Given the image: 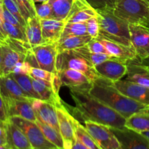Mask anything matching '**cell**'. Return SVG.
Segmentation results:
<instances>
[{
  "mask_svg": "<svg viewBox=\"0 0 149 149\" xmlns=\"http://www.w3.org/2000/svg\"><path fill=\"white\" fill-rule=\"evenodd\" d=\"M65 22V20H58L53 18L41 19L43 43H57L62 34Z\"/></svg>",
  "mask_w": 149,
  "mask_h": 149,
  "instance_id": "e0dca14e",
  "label": "cell"
},
{
  "mask_svg": "<svg viewBox=\"0 0 149 149\" xmlns=\"http://www.w3.org/2000/svg\"><path fill=\"white\" fill-rule=\"evenodd\" d=\"M95 10L102 9H113L116 0H84Z\"/></svg>",
  "mask_w": 149,
  "mask_h": 149,
  "instance_id": "f35d334b",
  "label": "cell"
},
{
  "mask_svg": "<svg viewBox=\"0 0 149 149\" xmlns=\"http://www.w3.org/2000/svg\"><path fill=\"white\" fill-rule=\"evenodd\" d=\"M97 16V12L89 4L79 9L74 13L68 16L66 22L70 23H85L87 20Z\"/></svg>",
  "mask_w": 149,
  "mask_h": 149,
  "instance_id": "f546056e",
  "label": "cell"
},
{
  "mask_svg": "<svg viewBox=\"0 0 149 149\" xmlns=\"http://www.w3.org/2000/svg\"><path fill=\"white\" fill-rule=\"evenodd\" d=\"M15 1L20 7V11L26 22L29 17L36 16L34 3L32 0H15Z\"/></svg>",
  "mask_w": 149,
  "mask_h": 149,
  "instance_id": "8d00e7d4",
  "label": "cell"
},
{
  "mask_svg": "<svg viewBox=\"0 0 149 149\" xmlns=\"http://www.w3.org/2000/svg\"><path fill=\"white\" fill-rule=\"evenodd\" d=\"M5 123L6 122H3L0 121V127H5Z\"/></svg>",
  "mask_w": 149,
  "mask_h": 149,
  "instance_id": "11a10c76",
  "label": "cell"
},
{
  "mask_svg": "<svg viewBox=\"0 0 149 149\" xmlns=\"http://www.w3.org/2000/svg\"><path fill=\"white\" fill-rule=\"evenodd\" d=\"M95 69L100 77L114 82L125 77L127 67L126 63L113 58L95 66Z\"/></svg>",
  "mask_w": 149,
  "mask_h": 149,
  "instance_id": "7c38bea8",
  "label": "cell"
},
{
  "mask_svg": "<svg viewBox=\"0 0 149 149\" xmlns=\"http://www.w3.org/2000/svg\"><path fill=\"white\" fill-rule=\"evenodd\" d=\"M7 143V141H6L5 138H0V146L4 145V144Z\"/></svg>",
  "mask_w": 149,
  "mask_h": 149,
  "instance_id": "681fc988",
  "label": "cell"
},
{
  "mask_svg": "<svg viewBox=\"0 0 149 149\" xmlns=\"http://www.w3.org/2000/svg\"><path fill=\"white\" fill-rule=\"evenodd\" d=\"M52 10V18L65 20L72 7L74 0H49Z\"/></svg>",
  "mask_w": 149,
  "mask_h": 149,
  "instance_id": "4316f807",
  "label": "cell"
},
{
  "mask_svg": "<svg viewBox=\"0 0 149 149\" xmlns=\"http://www.w3.org/2000/svg\"><path fill=\"white\" fill-rule=\"evenodd\" d=\"M86 23L87 26V33L89 36L92 37V39H96L99 36V23L97 20V16L93 17L87 20Z\"/></svg>",
  "mask_w": 149,
  "mask_h": 149,
  "instance_id": "ab89813d",
  "label": "cell"
},
{
  "mask_svg": "<svg viewBox=\"0 0 149 149\" xmlns=\"http://www.w3.org/2000/svg\"><path fill=\"white\" fill-rule=\"evenodd\" d=\"M13 78L15 79L18 85L23 91V93L30 98L39 99V96L34 91L32 86L31 78L29 75L26 74H13Z\"/></svg>",
  "mask_w": 149,
  "mask_h": 149,
  "instance_id": "1f68e13d",
  "label": "cell"
},
{
  "mask_svg": "<svg viewBox=\"0 0 149 149\" xmlns=\"http://www.w3.org/2000/svg\"><path fill=\"white\" fill-rule=\"evenodd\" d=\"M84 127L100 149H122L110 127L91 121H84Z\"/></svg>",
  "mask_w": 149,
  "mask_h": 149,
  "instance_id": "ba28073f",
  "label": "cell"
},
{
  "mask_svg": "<svg viewBox=\"0 0 149 149\" xmlns=\"http://www.w3.org/2000/svg\"><path fill=\"white\" fill-rule=\"evenodd\" d=\"M1 61V43L0 42V63Z\"/></svg>",
  "mask_w": 149,
  "mask_h": 149,
  "instance_id": "db71d44e",
  "label": "cell"
},
{
  "mask_svg": "<svg viewBox=\"0 0 149 149\" xmlns=\"http://www.w3.org/2000/svg\"><path fill=\"white\" fill-rule=\"evenodd\" d=\"M2 19L3 21L11 23V24L13 25H15V26H19V27L25 29V27H23V26L19 23V21L17 20V18H16L11 13H10V12L4 7V5H3L2 8Z\"/></svg>",
  "mask_w": 149,
  "mask_h": 149,
  "instance_id": "7bdbcfd3",
  "label": "cell"
},
{
  "mask_svg": "<svg viewBox=\"0 0 149 149\" xmlns=\"http://www.w3.org/2000/svg\"><path fill=\"white\" fill-rule=\"evenodd\" d=\"M5 128L6 141L10 149H33L26 135L18 127L8 120Z\"/></svg>",
  "mask_w": 149,
  "mask_h": 149,
  "instance_id": "ffe728a7",
  "label": "cell"
},
{
  "mask_svg": "<svg viewBox=\"0 0 149 149\" xmlns=\"http://www.w3.org/2000/svg\"><path fill=\"white\" fill-rule=\"evenodd\" d=\"M113 14L128 23L149 29V4L145 0H116Z\"/></svg>",
  "mask_w": 149,
  "mask_h": 149,
  "instance_id": "277c9868",
  "label": "cell"
},
{
  "mask_svg": "<svg viewBox=\"0 0 149 149\" xmlns=\"http://www.w3.org/2000/svg\"><path fill=\"white\" fill-rule=\"evenodd\" d=\"M96 12L100 28L98 37L132 47L127 22L115 15L113 9H102Z\"/></svg>",
  "mask_w": 149,
  "mask_h": 149,
  "instance_id": "3957f363",
  "label": "cell"
},
{
  "mask_svg": "<svg viewBox=\"0 0 149 149\" xmlns=\"http://www.w3.org/2000/svg\"><path fill=\"white\" fill-rule=\"evenodd\" d=\"M90 85L68 87L75 103L76 111L83 120L91 121L111 128H125L126 119L91 95L89 92Z\"/></svg>",
  "mask_w": 149,
  "mask_h": 149,
  "instance_id": "6da1fadb",
  "label": "cell"
},
{
  "mask_svg": "<svg viewBox=\"0 0 149 149\" xmlns=\"http://www.w3.org/2000/svg\"><path fill=\"white\" fill-rule=\"evenodd\" d=\"M60 134L63 142L64 149H71L76 141L74 127L72 118L68 109L63 104V102L55 105Z\"/></svg>",
  "mask_w": 149,
  "mask_h": 149,
  "instance_id": "9c48e42d",
  "label": "cell"
},
{
  "mask_svg": "<svg viewBox=\"0 0 149 149\" xmlns=\"http://www.w3.org/2000/svg\"><path fill=\"white\" fill-rule=\"evenodd\" d=\"M0 95L4 99L30 100L11 74L0 77Z\"/></svg>",
  "mask_w": 149,
  "mask_h": 149,
  "instance_id": "44dd1931",
  "label": "cell"
},
{
  "mask_svg": "<svg viewBox=\"0 0 149 149\" xmlns=\"http://www.w3.org/2000/svg\"><path fill=\"white\" fill-rule=\"evenodd\" d=\"M2 1L4 7L17 18L19 23L23 27H25L26 26V20L23 18L20 7H19L18 4L16 2L15 0H2Z\"/></svg>",
  "mask_w": 149,
  "mask_h": 149,
  "instance_id": "e575fe53",
  "label": "cell"
},
{
  "mask_svg": "<svg viewBox=\"0 0 149 149\" xmlns=\"http://www.w3.org/2000/svg\"><path fill=\"white\" fill-rule=\"evenodd\" d=\"M32 99L33 98L26 100L4 99L9 118L12 116H18L31 122H36L37 119L31 103Z\"/></svg>",
  "mask_w": 149,
  "mask_h": 149,
  "instance_id": "9a60e30c",
  "label": "cell"
},
{
  "mask_svg": "<svg viewBox=\"0 0 149 149\" xmlns=\"http://www.w3.org/2000/svg\"><path fill=\"white\" fill-rule=\"evenodd\" d=\"M26 55L10 47L4 42L1 43V61L0 63V77L11 74L15 65L20 61H24Z\"/></svg>",
  "mask_w": 149,
  "mask_h": 149,
  "instance_id": "d6986e66",
  "label": "cell"
},
{
  "mask_svg": "<svg viewBox=\"0 0 149 149\" xmlns=\"http://www.w3.org/2000/svg\"><path fill=\"white\" fill-rule=\"evenodd\" d=\"M145 1H146V0H145ZM147 2H148V1H147Z\"/></svg>",
  "mask_w": 149,
  "mask_h": 149,
  "instance_id": "6f0895ef",
  "label": "cell"
},
{
  "mask_svg": "<svg viewBox=\"0 0 149 149\" xmlns=\"http://www.w3.org/2000/svg\"><path fill=\"white\" fill-rule=\"evenodd\" d=\"M90 95L127 119L137 113L149 112V105L127 97L118 91L109 80L100 77L91 84Z\"/></svg>",
  "mask_w": 149,
  "mask_h": 149,
  "instance_id": "7a4b0ae2",
  "label": "cell"
},
{
  "mask_svg": "<svg viewBox=\"0 0 149 149\" xmlns=\"http://www.w3.org/2000/svg\"><path fill=\"white\" fill-rule=\"evenodd\" d=\"M9 120L24 132L33 149H59L46 139L35 122L18 116H12Z\"/></svg>",
  "mask_w": 149,
  "mask_h": 149,
  "instance_id": "52a82bcc",
  "label": "cell"
},
{
  "mask_svg": "<svg viewBox=\"0 0 149 149\" xmlns=\"http://www.w3.org/2000/svg\"><path fill=\"white\" fill-rule=\"evenodd\" d=\"M2 27L7 38L16 39V40L28 43L25 29L4 21H3L2 23Z\"/></svg>",
  "mask_w": 149,
  "mask_h": 149,
  "instance_id": "836d02e7",
  "label": "cell"
},
{
  "mask_svg": "<svg viewBox=\"0 0 149 149\" xmlns=\"http://www.w3.org/2000/svg\"><path fill=\"white\" fill-rule=\"evenodd\" d=\"M87 47V49L92 52L94 53H100V54H106V55H109V52L104 45L97 40V39H92L87 45H85Z\"/></svg>",
  "mask_w": 149,
  "mask_h": 149,
  "instance_id": "60d3db41",
  "label": "cell"
},
{
  "mask_svg": "<svg viewBox=\"0 0 149 149\" xmlns=\"http://www.w3.org/2000/svg\"><path fill=\"white\" fill-rule=\"evenodd\" d=\"M31 103L36 113L37 120L55 128L60 132L58 116L55 105L49 102L33 98L32 99Z\"/></svg>",
  "mask_w": 149,
  "mask_h": 149,
  "instance_id": "5bb4252c",
  "label": "cell"
},
{
  "mask_svg": "<svg viewBox=\"0 0 149 149\" xmlns=\"http://www.w3.org/2000/svg\"><path fill=\"white\" fill-rule=\"evenodd\" d=\"M130 42L141 61L149 60V29L138 24L129 23Z\"/></svg>",
  "mask_w": 149,
  "mask_h": 149,
  "instance_id": "30bf717a",
  "label": "cell"
},
{
  "mask_svg": "<svg viewBox=\"0 0 149 149\" xmlns=\"http://www.w3.org/2000/svg\"><path fill=\"white\" fill-rule=\"evenodd\" d=\"M0 149H10V146L6 143V144H4V145L0 146Z\"/></svg>",
  "mask_w": 149,
  "mask_h": 149,
  "instance_id": "c3c4849f",
  "label": "cell"
},
{
  "mask_svg": "<svg viewBox=\"0 0 149 149\" xmlns=\"http://www.w3.org/2000/svg\"><path fill=\"white\" fill-rule=\"evenodd\" d=\"M146 1H148V4H149V0H146Z\"/></svg>",
  "mask_w": 149,
  "mask_h": 149,
  "instance_id": "9f6ffc18",
  "label": "cell"
},
{
  "mask_svg": "<svg viewBox=\"0 0 149 149\" xmlns=\"http://www.w3.org/2000/svg\"><path fill=\"white\" fill-rule=\"evenodd\" d=\"M33 3H40V2H45V1H49V0H32Z\"/></svg>",
  "mask_w": 149,
  "mask_h": 149,
  "instance_id": "f907efd6",
  "label": "cell"
},
{
  "mask_svg": "<svg viewBox=\"0 0 149 149\" xmlns=\"http://www.w3.org/2000/svg\"><path fill=\"white\" fill-rule=\"evenodd\" d=\"M0 138H5L6 139V128H5V127H0Z\"/></svg>",
  "mask_w": 149,
  "mask_h": 149,
  "instance_id": "7dc6e473",
  "label": "cell"
},
{
  "mask_svg": "<svg viewBox=\"0 0 149 149\" xmlns=\"http://www.w3.org/2000/svg\"><path fill=\"white\" fill-rule=\"evenodd\" d=\"M72 121L74 127L76 139L79 141L81 143L90 149H100L93 137L87 132L84 126L81 125L74 116L72 118Z\"/></svg>",
  "mask_w": 149,
  "mask_h": 149,
  "instance_id": "83f0119b",
  "label": "cell"
},
{
  "mask_svg": "<svg viewBox=\"0 0 149 149\" xmlns=\"http://www.w3.org/2000/svg\"><path fill=\"white\" fill-rule=\"evenodd\" d=\"M112 85L127 97L140 103L149 105V87L122 79L112 82Z\"/></svg>",
  "mask_w": 149,
  "mask_h": 149,
  "instance_id": "4fadbf2b",
  "label": "cell"
},
{
  "mask_svg": "<svg viewBox=\"0 0 149 149\" xmlns=\"http://www.w3.org/2000/svg\"><path fill=\"white\" fill-rule=\"evenodd\" d=\"M92 39V37L87 35L81 36H71L59 39L57 42V49L58 52H63V51L74 50L77 48L85 46Z\"/></svg>",
  "mask_w": 149,
  "mask_h": 149,
  "instance_id": "d4e9b609",
  "label": "cell"
},
{
  "mask_svg": "<svg viewBox=\"0 0 149 149\" xmlns=\"http://www.w3.org/2000/svg\"><path fill=\"white\" fill-rule=\"evenodd\" d=\"M35 123L40 128L42 133L48 141H49L51 143L55 145L59 149H64L63 139L58 131H57L55 128L46 125V124L39 122V120H36Z\"/></svg>",
  "mask_w": 149,
  "mask_h": 149,
  "instance_id": "f1b7e54d",
  "label": "cell"
},
{
  "mask_svg": "<svg viewBox=\"0 0 149 149\" xmlns=\"http://www.w3.org/2000/svg\"><path fill=\"white\" fill-rule=\"evenodd\" d=\"M141 134L144 135L145 137H146L149 140V131H147V132H141Z\"/></svg>",
  "mask_w": 149,
  "mask_h": 149,
  "instance_id": "816d5d0a",
  "label": "cell"
},
{
  "mask_svg": "<svg viewBox=\"0 0 149 149\" xmlns=\"http://www.w3.org/2000/svg\"><path fill=\"white\" fill-rule=\"evenodd\" d=\"M31 68V66L30 64L28 62H26V61H20V62L17 63L15 65L12 73H13V74H20L29 75V73Z\"/></svg>",
  "mask_w": 149,
  "mask_h": 149,
  "instance_id": "b9f144b4",
  "label": "cell"
},
{
  "mask_svg": "<svg viewBox=\"0 0 149 149\" xmlns=\"http://www.w3.org/2000/svg\"><path fill=\"white\" fill-rule=\"evenodd\" d=\"M125 127L140 133L149 131V112L137 113L130 116L126 119Z\"/></svg>",
  "mask_w": 149,
  "mask_h": 149,
  "instance_id": "484cf974",
  "label": "cell"
},
{
  "mask_svg": "<svg viewBox=\"0 0 149 149\" xmlns=\"http://www.w3.org/2000/svg\"><path fill=\"white\" fill-rule=\"evenodd\" d=\"M31 82L33 90L39 96V100L49 102L55 106L62 102L59 94L55 93L53 87L46 85L44 80L31 78Z\"/></svg>",
  "mask_w": 149,
  "mask_h": 149,
  "instance_id": "603a6c76",
  "label": "cell"
},
{
  "mask_svg": "<svg viewBox=\"0 0 149 149\" xmlns=\"http://www.w3.org/2000/svg\"><path fill=\"white\" fill-rule=\"evenodd\" d=\"M62 85L68 87H81L92 84L89 79L82 73L71 68H65L56 71Z\"/></svg>",
  "mask_w": 149,
  "mask_h": 149,
  "instance_id": "7402d4cb",
  "label": "cell"
},
{
  "mask_svg": "<svg viewBox=\"0 0 149 149\" xmlns=\"http://www.w3.org/2000/svg\"><path fill=\"white\" fill-rule=\"evenodd\" d=\"M96 39L104 45L109 55L122 62L127 63L130 61L139 59L132 47L126 46L122 44L107 40L101 37H97Z\"/></svg>",
  "mask_w": 149,
  "mask_h": 149,
  "instance_id": "2e32d148",
  "label": "cell"
},
{
  "mask_svg": "<svg viewBox=\"0 0 149 149\" xmlns=\"http://www.w3.org/2000/svg\"><path fill=\"white\" fill-rule=\"evenodd\" d=\"M122 149H149V140L143 134L128 129L111 128Z\"/></svg>",
  "mask_w": 149,
  "mask_h": 149,
  "instance_id": "8fae6325",
  "label": "cell"
},
{
  "mask_svg": "<svg viewBox=\"0 0 149 149\" xmlns=\"http://www.w3.org/2000/svg\"><path fill=\"white\" fill-rule=\"evenodd\" d=\"M58 53L57 43H42L31 47L26 53L25 61L31 67L55 74Z\"/></svg>",
  "mask_w": 149,
  "mask_h": 149,
  "instance_id": "5b68a950",
  "label": "cell"
},
{
  "mask_svg": "<svg viewBox=\"0 0 149 149\" xmlns=\"http://www.w3.org/2000/svg\"><path fill=\"white\" fill-rule=\"evenodd\" d=\"M71 149H90V148H87V147L85 146L84 144L81 143L79 141H78L77 139H76L75 143H74V145H73Z\"/></svg>",
  "mask_w": 149,
  "mask_h": 149,
  "instance_id": "bcb514c9",
  "label": "cell"
},
{
  "mask_svg": "<svg viewBox=\"0 0 149 149\" xmlns=\"http://www.w3.org/2000/svg\"><path fill=\"white\" fill-rule=\"evenodd\" d=\"M71 68L82 73L91 83L100 77L95 67L74 50L58 52L56 58V71Z\"/></svg>",
  "mask_w": 149,
  "mask_h": 149,
  "instance_id": "8992f818",
  "label": "cell"
},
{
  "mask_svg": "<svg viewBox=\"0 0 149 149\" xmlns=\"http://www.w3.org/2000/svg\"><path fill=\"white\" fill-rule=\"evenodd\" d=\"M127 67L125 80L149 87V70L141 60L130 61L127 63Z\"/></svg>",
  "mask_w": 149,
  "mask_h": 149,
  "instance_id": "ac0fdd59",
  "label": "cell"
},
{
  "mask_svg": "<svg viewBox=\"0 0 149 149\" xmlns=\"http://www.w3.org/2000/svg\"><path fill=\"white\" fill-rule=\"evenodd\" d=\"M8 120L9 116L7 115L5 102L2 96L0 95V121L3 122H7Z\"/></svg>",
  "mask_w": 149,
  "mask_h": 149,
  "instance_id": "ee69618b",
  "label": "cell"
},
{
  "mask_svg": "<svg viewBox=\"0 0 149 149\" xmlns=\"http://www.w3.org/2000/svg\"><path fill=\"white\" fill-rule=\"evenodd\" d=\"M36 16L41 19L52 18V10L49 1L34 3Z\"/></svg>",
  "mask_w": 149,
  "mask_h": 149,
  "instance_id": "d590c367",
  "label": "cell"
},
{
  "mask_svg": "<svg viewBox=\"0 0 149 149\" xmlns=\"http://www.w3.org/2000/svg\"><path fill=\"white\" fill-rule=\"evenodd\" d=\"M87 26L86 23H70L65 22L60 39L67 36H81L87 35Z\"/></svg>",
  "mask_w": 149,
  "mask_h": 149,
  "instance_id": "d6a6232c",
  "label": "cell"
},
{
  "mask_svg": "<svg viewBox=\"0 0 149 149\" xmlns=\"http://www.w3.org/2000/svg\"><path fill=\"white\" fill-rule=\"evenodd\" d=\"M75 52L79 54L81 56L85 58L88 62H90L93 66L99 65L101 63L107 61V60L111 59L113 57H112L110 55H106V54H100V53H94L89 50L86 46H83L81 47L77 48L74 49Z\"/></svg>",
  "mask_w": 149,
  "mask_h": 149,
  "instance_id": "4dcf8cb0",
  "label": "cell"
},
{
  "mask_svg": "<svg viewBox=\"0 0 149 149\" xmlns=\"http://www.w3.org/2000/svg\"><path fill=\"white\" fill-rule=\"evenodd\" d=\"M2 8H3V1L2 0H0V42L1 43H4L7 39V36H6L5 33L4 31V29L2 27Z\"/></svg>",
  "mask_w": 149,
  "mask_h": 149,
  "instance_id": "f6af8a7d",
  "label": "cell"
},
{
  "mask_svg": "<svg viewBox=\"0 0 149 149\" xmlns=\"http://www.w3.org/2000/svg\"><path fill=\"white\" fill-rule=\"evenodd\" d=\"M55 74L52 72L46 71V70L42 69L39 68H34L31 67L29 71V76L32 79L39 80H46V81H50L53 84Z\"/></svg>",
  "mask_w": 149,
  "mask_h": 149,
  "instance_id": "74e56055",
  "label": "cell"
},
{
  "mask_svg": "<svg viewBox=\"0 0 149 149\" xmlns=\"http://www.w3.org/2000/svg\"><path fill=\"white\" fill-rule=\"evenodd\" d=\"M25 31L27 42L31 47L43 43L40 20L36 16L29 17L26 20Z\"/></svg>",
  "mask_w": 149,
  "mask_h": 149,
  "instance_id": "cb8c5ba5",
  "label": "cell"
},
{
  "mask_svg": "<svg viewBox=\"0 0 149 149\" xmlns=\"http://www.w3.org/2000/svg\"><path fill=\"white\" fill-rule=\"evenodd\" d=\"M143 63L144 64H145L146 65L147 67H148V70H149V60H148V61H142Z\"/></svg>",
  "mask_w": 149,
  "mask_h": 149,
  "instance_id": "f5cc1de1",
  "label": "cell"
}]
</instances>
